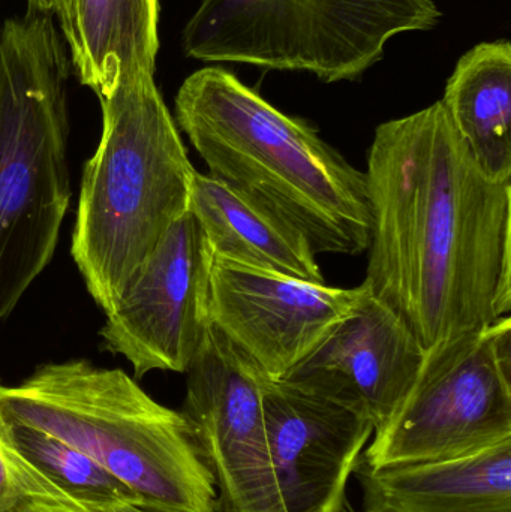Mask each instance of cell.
I'll use <instances>...</instances> for the list:
<instances>
[{"label": "cell", "mask_w": 511, "mask_h": 512, "mask_svg": "<svg viewBox=\"0 0 511 512\" xmlns=\"http://www.w3.org/2000/svg\"><path fill=\"white\" fill-rule=\"evenodd\" d=\"M174 104L209 176L293 228L315 255L368 251L366 174L311 123L282 113L221 66L189 75Z\"/></svg>", "instance_id": "2"}, {"label": "cell", "mask_w": 511, "mask_h": 512, "mask_svg": "<svg viewBox=\"0 0 511 512\" xmlns=\"http://www.w3.org/2000/svg\"><path fill=\"white\" fill-rule=\"evenodd\" d=\"M362 294V285L333 288L212 258L209 319L267 378L282 381Z\"/></svg>", "instance_id": "10"}, {"label": "cell", "mask_w": 511, "mask_h": 512, "mask_svg": "<svg viewBox=\"0 0 511 512\" xmlns=\"http://www.w3.org/2000/svg\"><path fill=\"white\" fill-rule=\"evenodd\" d=\"M365 285L426 351L511 309V182L488 179L441 101L381 123L368 152Z\"/></svg>", "instance_id": "1"}, {"label": "cell", "mask_w": 511, "mask_h": 512, "mask_svg": "<svg viewBox=\"0 0 511 512\" xmlns=\"http://www.w3.org/2000/svg\"><path fill=\"white\" fill-rule=\"evenodd\" d=\"M71 71L53 15L0 27V319L50 264L68 212Z\"/></svg>", "instance_id": "5"}, {"label": "cell", "mask_w": 511, "mask_h": 512, "mask_svg": "<svg viewBox=\"0 0 511 512\" xmlns=\"http://www.w3.org/2000/svg\"><path fill=\"white\" fill-rule=\"evenodd\" d=\"M263 414L276 512H345L348 480L374 435L369 418L272 379L264 382Z\"/></svg>", "instance_id": "11"}, {"label": "cell", "mask_w": 511, "mask_h": 512, "mask_svg": "<svg viewBox=\"0 0 511 512\" xmlns=\"http://www.w3.org/2000/svg\"><path fill=\"white\" fill-rule=\"evenodd\" d=\"M188 212L197 219L213 258L326 283L318 255L303 236L221 180L197 171Z\"/></svg>", "instance_id": "15"}, {"label": "cell", "mask_w": 511, "mask_h": 512, "mask_svg": "<svg viewBox=\"0 0 511 512\" xmlns=\"http://www.w3.org/2000/svg\"><path fill=\"white\" fill-rule=\"evenodd\" d=\"M57 0H27V11L29 12H47L53 15Z\"/></svg>", "instance_id": "19"}, {"label": "cell", "mask_w": 511, "mask_h": 512, "mask_svg": "<svg viewBox=\"0 0 511 512\" xmlns=\"http://www.w3.org/2000/svg\"><path fill=\"white\" fill-rule=\"evenodd\" d=\"M365 512H377V511H365Z\"/></svg>", "instance_id": "21"}, {"label": "cell", "mask_w": 511, "mask_h": 512, "mask_svg": "<svg viewBox=\"0 0 511 512\" xmlns=\"http://www.w3.org/2000/svg\"><path fill=\"white\" fill-rule=\"evenodd\" d=\"M0 512H90L45 480L0 435Z\"/></svg>", "instance_id": "18"}, {"label": "cell", "mask_w": 511, "mask_h": 512, "mask_svg": "<svg viewBox=\"0 0 511 512\" xmlns=\"http://www.w3.org/2000/svg\"><path fill=\"white\" fill-rule=\"evenodd\" d=\"M101 107V141L84 167L71 254L107 313L188 213L197 170L155 75L123 81Z\"/></svg>", "instance_id": "3"}, {"label": "cell", "mask_w": 511, "mask_h": 512, "mask_svg": "<svg viewBox=\"0 0 511 512\" xmlns=\"http://www.w3.org/2000/svg\"><path fill=\"white\" fill-rule=\"evenodd\" d=\"M362 286L356 309L282 381L357 409L375 433L392 420L416 384L428 351L398 313Z\"/></svg>", "instance_id": "12"}, {"label": "cell", "mask_w": 511, "mask_h": 512, "mask_svg": "<svg viewBox=\"0 0 511 512\" xmlns=\"http://www.w3.org/2000/svg\"><path fill=\"white\" fill-rule=\"evenodd\" d=\"M185 373L182 414L215 478L218 511L276 512L263 414L269 378L212 322Z\"/></svg>", "instance_id": "8"}, {"label": "cell", "mask_w": 511, "mask_h": 512, "mask_svg": "<svg viewBox=\"0 0 511 512\" xmlns=\"http://www.w3.org/2000/svg\"><path fill=\"white\" fill-rule=\"evenodd\" d=\"M511 441V321L429 349L416 384L372 435L369 468L446 462Z\"/></svg>", "instance_id": "7"}, {"label": "cell", "mask_w": 511, "mask_h": 512, "mask_svg": "<svg viewBox=\"0 0 511 512\" xmlns=\"http://www.w3.org/2000/svg\"><path fill=\"white\" fill-rule=\"evenodd\" d=\"M212 258L197 219L186 213L105 313L102 342L138 379L152 370H188L210 324Z\"/></svg>", "instance_id": "9"}, {"label": "cell", "mask_w": 511, "mask_h": 512, "mask_svg": "<svg viewBox=\"0 0 511 512\" xmlns=\"http://www.w3.org/2000/svg\"><path fill=\"white\" fill-rule=\"evenodd\" d=\"M0 414L92 457L155 512H218L215 478L182 412L155 402L123 370L51 363L15 387Z\"/></svg>", "instance_id": "4"}, {"label": "cell", "mask_w": 511, "mask_h": 512, "mask_svg": "<svg viewBox=\"0 0 511 512\" xmlns=\"http://www.w3.org/2000/svg\"><path fill=\"white\" fill-rule=\"evenodd\" d=\"M354 475L365 511L511 512V441L446 462L369 468Z\"/></svg>", "instance_id": "13"}, {"label": "cell", "mask_w": 511, "mask_h": 512, "mask_svg": "<svg viewBox=\"0 0 511 512\" xmlns=\"http://www.w3.org/2000/svg\"><path fill=\"white\" fill-rule=\"evenodd\" d=\"M0 435L45 480L87 511L98 512L123 504L140 505V499L128 486L62 439L3 414H0Z\"/></svg>", "instance_id": "17"}, {"label": "cell", "mask_w": 511, "mask_h": 512, "mask_svg": "<svg viewBox=\"0 0 511 512\" xmlns=\"http://www.w3.org/2000/svg\"><path fill=\"white\" fill-rule=\"evenodd\" d=\"M482 173L511 182V44L480 42L456 63L440 99Z\"/></svg>", "instance_id": "16"}, {"label": "cell", "mask_w": 511, "mask_h": 512, "mask_svg": "<svg viewBox=\"0 0 511 512\" xmlns=\"http://www.w3.org/2000/svg\"><path fill=\"white\" fill-rule=\"evenodd\" d=\"M443 20L434 0H203L182 32L183 53L204 63L308 72L357 81L395 36Z\"/></svg>", "instance_id": "6"}, {"label": "cell", "mask_w": 511, "mask_h": 512, "mask_svg": "<svg viewBox=\"0 0 511 512\" xmlns=\"http://www.w3.org/2000/svg\"><path fill=\"white\" fill-rule=\"evenodd\" d=\"M159 11V0H57L72 71L99 101L129 78L155 75Z\"/></svg>", "instance_id": "14"}, {"label": "cell", "mask_w": 511, "mask_h": 512, "mask_svg": "<svg viewBox=\"0 0 511 512\" xmlns=\"http://www.w3.org/2000/svg\"><path fill=\"white\" fill-rule=\"evenodd\" d=\"M98 512H155L146 510V508L140 507V505L135 504H123L117 505V507L108 508V510H102Z\"/></svg>", "instance_id": "20"}]
</instances>
